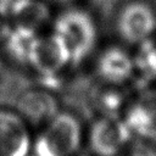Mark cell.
Wrapping results in <instances>:
<instances>
[{"mask_svg":"<svg viewBox=\"0 0 156 156\" xmlns=\"http://www.w3.org/2000/svg\"><path fill=\"white\" fill-rule=\"evenodd\" d=\"M65 46L71 65L87 60L98 44V24L84 9L72 7L62 11L52 22L51 30Z\"/></svg>","mask_w":156,"mask_h":156,"instance_id":"obj_1","label":"cell"},{"mask_svg":"<svg viewBox=\"0 0 156 156\" xmlns=\"http://www.w3.org/2000/svg\"><path fill=\"white\" fill-rule=\"evenodd\" d=\"M85 132L80 119L60 111L33 136V156H76L84 144Z\"/></svg>","mask_w":156,"mask_h":156,"instance_id":"obj_2","label":"cell"},{"mask_svg":"<svg viewBox=\"0 0 156 156\" xmlns=\"http://www.w3.org/2000/svg\"><path fill=\"white\" fill-rule=\"evenodd\" d=\"M113 28L124 45L139 46L156 37V5L151 0H123L116 10Z\"/></svg>","mask_w":156,"mask_h":156,"instance_id":"obj_3","label":"cell"},{"mask_svg":"<svg viewBox=\"0 0 156 156\" xmlns=\"http://www.w3.org/2000/svg\"><path fill=\"white\" fill-rule=\"evenodd\" d=\"M132 139L122 117L98 115L85 132L84 143L91 156H118Z\"/></svg>","mask_w":156,"mask_h":156,"instance_id":"obj_4","label":"cell"},{"mask_svg":"<svg viewBox=\"0 0 156 156\" xmlns=\"http://www.w3.org/2000/svg\"><path fill=\"white\" fill-rule=\"evenodd\" d=\"M94 71L101 84L124 87L135 78L134 56L122 45H108L98 54Z\"/></svg>","mask_w":156,"mask_h":156,"instance_id":"obj_5","label":"cell"},{"mask_svg":"<svg viewBox=\"0 0 156 156\" xmlns=\"http://www.w3.org/2000/svg\"><path fill=\"white\" fill-rule=\"evenodd\" d=\"M67 65H71L69 56L60 39L52 32L34 38L27 66L37 74L41 77L56 76Z\"/></svg>","mask_w":156,"mask_h":156,"instance_id":"obj_6","label":"cell"},{"mask_svg":"<svg viewBox=\"0 0 156 156\" xmlns=\"http://www.w3.org/2000/svg\"><path fill=\"white\" fill-rule=\"evenodd\" d=\"M16 112L30 129L38 130L60 112V106L51 91L35 88L24 91L20 96Z\"/></svg>","mask_w":156,"mask_h":156,"instance_id":"obj_7","label":"cell"},{"mask_svg":"<svg viewBox=\"0 0 156 156\" xmlns=\"http://www.w3.org/2000/svg\"><path fill=\"white\" fill-rule=\"evenodd\" d=\"M32 129L16 111L0 110V156H29Z\"/></svg>","mask_w":156,"mask_h":156,"instance_id":"obj_8","label":"cell"},{"mask_svg":"<svg viewBox=\"0 0 156 156\" xmlns=\"http://www.w3.org/2000/svg\"><path fill=\"white\" fill-rule=\"evenodd\" d=\"M133 139L156 136V90L143 91L121 116Z\"/></svg>","mask_w":156,"mask_h":156,"instance_id":"obj_9","label":"cell"},{"mask_svg":"<svg viewBox=\"0 0 156 156\" xmlns=\"http://www.w3.org/2000/svg\"><path fill=\"white\" fill-rule=\"evenodd\" d=\"M128 101L123 91V87L102 84V88L96 93L95 106L99 115L106 116H122Z\"/></svg>","mask_w":156,"mask_h":156,"instance_id":"obj_10","label":"cell"},{"mask_svg":"<svg viewBox=\"0 0 156 156\" xmlns=\"http://www.w3.org/2000/svg\"><path fill=\"white\" fill-rule=\"evenodd\" d=\"M118 156H156V154L140 140L132 139Z\"/></svg>","mask_w":156,"mask_h":156,"instance_id":"obj_11","label":"cell"},{"mask_svg":"<svg viewBox=\"0 0 156 156\" xmlns=\"http://www.w3.org/2000/svg\"><path fill=\"white\" fill-rule=\"evenodd\" d=\"M4 33H5V27L1 24V16H0V39H1V37H2Z\"/></svg>","mask_w":156,"mask_h":156,"instance_id":"obj_12","label":"cell"},{"mask_svg":"<svg viewBox=\"0 0 156 156\" xmlns=\"http://www.w3.org/2000/svg\"><path fill=\"white\" fill-rule=\"evenodd\" d=\"M76 156H91V155H79V154H78V155H76Z\"/></svg>","mask_w":156,"mask_h":156,"instance_id":"obj_13","label":"cell"}]
</instances>
